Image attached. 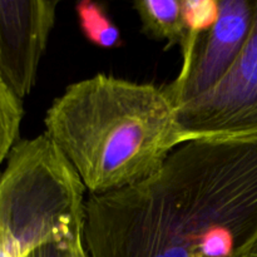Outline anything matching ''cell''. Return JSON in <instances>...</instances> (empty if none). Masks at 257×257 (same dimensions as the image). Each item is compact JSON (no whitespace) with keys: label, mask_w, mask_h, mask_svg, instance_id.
<instances>
[{"label":"cell","mask_w":257,"mask_h":257,"mask_svg":"<svg viewBox=\"0 0 257 257\" xmlns=\"http://www.w3.org/2000/svg\"><path fill=\"white\" fill-rule=\"evenodd\" d=\"M257 233V135L182 143L142 182L85 201L88 257H237Z\"/></svg>","instance_id":"cell-1"},{"label":"cell","mask_w":257,"mask_h":257,"mask_svg":"<svg viewBox=\"0 0 257 257\" xmlns=\"http://www.w3.org/2000/svg\"><path fill=\"white\" fill-rule=\"evenodd\" d=\"M44 124L92 195L142 182L186 143L166 87L107 74L68 85Z\"/></svg>","instance_id":"cell-2"},{"label":"cell","mask_w":257,"mask_h":257,"mask_svg":"<svg viewBox=\"0 0 257 257\" xmlns=\"http://www.w3.org/2000/svg\"><path fill=\"white\" fill-rule=\"evenodd\" d=\"M0 173V246L24 257L49 242L83 240L85 186L47 133L18 142Z\"/></svg>","instance_id":"cell-3"},{"label":"cell","mask_w":257,"mask_h":257,"mask_svg":"<svg viewBox=\"0 0 257 257\" xmlns=\"http://www.w3.org/2000/svg\"><path fill=\"white\" fill-rule=\"evenodd\" d=\"M177 118L185 142L257 135V2L237 59L211 89L178 107Z\"/></svg>","instance_id":"cell-4"},{"label":"cell","mask_w":257,"mask_h":257,"mask_svg":"<svg viewBox=\"0 0 257 257\" xmlns=\"http://www.w3.org/2000/svg\"><path fill=\"white\" fill-rule=\"evenodd\" d=\"M252 18L253 2L220 0L217 22L198 38L188 63L166 87L177 108L207 92L227 73L247 40Z\"/></svg>","instance_id":"cell-5"},{"label":"cell","mask_w":257,"mask_h":257,"mask_svg":"<svg viewBox=\"0 0 257 257\" xmlns=\"http://www.w3.org/2000/svg\"><path fill=\"white\" fill-rule=\"evenodd\" d=\"M58 5L57 0H0V75L22 100L35 84Z\"/></svg>","instance_id":"cell-6"},{"label":"cell","mask_w":257,"mask_h":257,"mask_svg":"<svg viewBox=\"0 0 257 257\" xmlns=\"http://www.w3.org/2000/svg\"><path fill=\"white\" fill-rule=\"evenodd\" d=\"M141 20V30L148 38L165 40L166 48L180 45L183 49L187 42L182 14V0H141L133 4Z\"/></svg>","instance_id":"cell-7"},{"label":"cell","mask_w":257,"mask_h":257,"mask_svg":"<svg viewBox=\"0 0 257 257\" xmlns=\"http://www.w3.org/2000/svg\"><path fill=\"white\" fill-rule=\"evenodd\" d=\"M78 23L88 42L102 49H114L122 44L120 30L100 3L80 2L75 5Z\"/></svg>","instance_id":"cell-8"},{"label":"cell","mask_w":257,"mask_h":257,"mask_svg":"<svg viewBox=\"0 0 257 257\" xmlns=\"http://www.w3.org/2000/svg\"><path fill=\"white\" fill-rule=\"evenodd\" d=\"M182 14L187 32V42L182 49V65L187 64L198 38L210 30L220 15L217 0H182Z\"/></svg>","instance_id":"cell-9"},{"label":"cell","mask_w":257,"mask_h":257,"mask_svg":"<svg viewBox=\"0 0 257 257\" xmlns=\"http://www.w3.org/2000/svg\"><path fill=\"white\" fill-rule=\"evenodd\" d=\"M24 108L23 100L12 92L0 75V163L18 143Z\"/></svg>","instance_id":"cell-10"},{"label":"cell","mask_w":257,"mask_h":257,"mask_svg":"<svg viewBox=\"0 0 257 257\" xmlns=\"http://www.w3.org/2000/svg\"><path fill=\"white\" fill-rule=\"evenodd\" d=\"M82 241H79V242H82ZM79 242L74 243V245L59 242L44 243V245L33 248L24 257H74V248Z\"/></svg>","instance_id":"cell-11"},{"label":"cell","mask_w":257,"mask_h":257,"mask_svg":"<svg viewBox=\"0 0 257 257\" xmlns=\"http://www.w3.org/2000/svg\"><path fill=\"white\" fill-rule=\"evenodd\" d=\"M237 257H257V233L255 237L246 245V247L238 253Z\"/></svg>","instance_id":"cell-12"},{"label":"cell","mask_w":257,"mask_h":257,"mask_svg":"<svg viewBox=\"0 0 257 257\" xmlns=\"http://www.w3.org/2000/svg\"><path fill=\"white\" fill-rule=\"evenodd\" d=\"M74 257H88L87 250L84 247V241L78 243L74 248Z\"/></svg>","instance_id":"cell-13"}]
</instances>
